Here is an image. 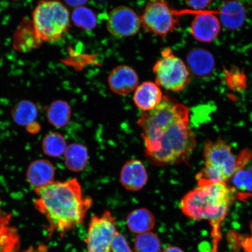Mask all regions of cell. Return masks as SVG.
<instances>
[{"label": "cell", "instance_id": "cell-1", "mask_svg": "<svg viewBox=\"0 0 252 252\" xmlns=\"http://www.w3.org/2000/svg\"><path fill=\"white\" fill-rule=\"evenodd\" d=\"M189 115L187 106L165 96L155 109L141 113L137 124L151 163L168 166L189 158L196 146V137L189 126Z\"/></svg>", "mask_w": 252, "mask_h": 252}, {"label": "cell", "instance_id": "cell-22", "mask_svg": "<svg viewBox=\"0 0 252 252\" xmlns=\"http://www.w3.org/2000/svg\"><path fill=\"white\" fill-rule=\"evenodd\" d=\"M71 111L70 105L63 100L53 102L47 109V118L50 124L57 128L67 126L70 121Z\"/></svg>", "mask_w": 252, "mask_h": 252}, {"label": "cell", "instance_id": "cell-15", "mask_svg": "<svg viewBox=\"0 0 252 252\" xmlns=\"http://www.w3.org/2000/svg\"><path fill=\"white\" fill-rule=\"evenodd\" d=\"M187 61L189 70L198 78L209 77L215 70V59L212 53L206 49H192L188 53Z\"/></svg>", "mask_w": 252, "mask_h": 252}, {"label": "cell", "instance_id": "cell-35", "mask_svg": "<svg viewBox=\"0 0 252 252\" xmlns=\"http://www.w3.org/2000/svg\"><path fill=\"white\" fill-rule=\"evenodd\" d=\"M211 252H212V251H211Z\"/></svg>", "mask_w": 252, "mask_h": 252}, {"label": "cell", "instance_id": "cell-12", "mask_svg": "<svg viewBox=\"0 0 252 252\" xmlns=\"http://www.w3.org/2000/svg\"><path fill=\"white\" fill-rule=\"evenodd\" d=\"M42 43L37 35L32 21L24 18L14 34L12 40L14 49L18 52L27 53L39 49Z\"/></svg>", "mask_w": 252, "mask_h": 252}, {"label": "cell", "instance_id": "cell-14", "mask_svg": "<svg viewBox=\"0 0 252 252\" xmlns=\"http://www.w3.org/2000/svg\"><path fill=\"white\" fill-rule=\"evenodd\" d=\"M148 178L147 170L140 160H128L123 166L120 176L121 184L129 191H138L146 185Z\"/></svg>", "mask_w": 252, "mask_h": 252}, {"label": "cell", "instance_id": "cell-21", "mask_svg": "<svg viewBox=\"0 0 252 252\" xmlns=\"http://www.w3.org/2000/svg\"><path fill=\"white\" fill-rule=\"evenodd\" d=\"M65 165L72 172H79L86 168L88 160L86 147L83 145L72 144L64 153Z\"/></svg>", "mask_w": 252, "mask_h": 252}, {"label": "cell", "instance_id": "cell-9", "mask_svg": "<svg viewBox=\"0 0 252 252\" xmlns=\"http://www.w3.org/2000/svg\"><path fill=\"white\" fill-rule=\"evenodd\" d=\"M141 18L133 9L119 6L110 11L107 20V29L118 37L135 35L139 31Z\"/></svg>", "mask_w": 252, "mask_h": 252}, {"label": "cell", "instance_id": "cell-29", "mask_svg": "<svg viewBox=\"0 0 252 252\" xmlns=\"http://www.w3.org/2000/svg\"><path fill=\"white\" fill-rule=\"evenodd\" d=\"M250 225L251 233L250 236H242L234 233L232 234L233 238L236 242H239L244 252H252V221Z\"/></svg>", "mask_w": 252, "mask_h": 252}, {"label": "cell", "instance_id": "cell-18", "mask_svg": "<svg viewBox=\"0 0 252 252\" xmlns=\"http://www.w3.org/2000/svg\"><path fill=\"white\" fill-rule=\"evenodd\" d=\"M55 167L46 159H38L28 167L27 177L34 188L44 187L54 182Z\"/></svg>", "mask_w": 252, "mask_h": 252}, {"label": "cell", "instance_id": "cell-23", "mask_svg": "<svg viewBox=\"0 0 252 252\" xmlns=\"http://www.w3.org/2000/svg\"><path fill=\"white\" fill-rule=\"evenodd\" d=\"M37 114L35 104L27 100L18 102L11 112L12 118L16 124L28 127L34 124Z\"/></svg>", "mask_w": 252, "mask_h": 252}, {"label": "cell", "instance_id": "cell-31", "mask_svg": "<svg viewBox=\"0 0 252 252\" xmlns=\"http://www.w3.org/2000/svg\"><path fill=\"white\" fill-rule=\"evenodd\" d=\"M64 1L66 4L75 8L83 7L88 1V0H64Z\"/></svg>", "mask_w": 252, "mask_h": 252}, {"label": "cell", "instance_id": "cell-32", "mask_svg": "<svg viewBox=\"0 0 252 252\" xmlns=\"http://www.w3.org/2000/svg\"><path fill=\"white\" fill-rule=\"evenodd\" d=\"M162 252H185L180 248L177 247H169L165 249Z\"/></svg>", "mask_w": 252, "mask_h": 252}, {"label": "cell", "instance_id": "cell-13", "mask_svg": "<svg viewBox=\"0 0 252 252\" xmlns=\"http://www.w3.org/2000/svg\"><path fill=\"white\" fill-rule=\"evenodd\" d=\"M220 24L226 29L235 31L243 26L247 18V11L243 3L239 0H226L223 1L218 11Z\"/></svg>", "mask_w": 252, "mask_h": 252}, {"label": "cell", "instance_id": "cell-33", "mask_svg": "<svg viewBox=\"0 0 252 252\" xmlns=\"http://www.w3.org/2000/svg\"><path fill=\"white\" fill-rule=\"evenodd\" d=\"M24 252H39L38 251H37L35 250H33V249H30V250H28L27 251H25Z\"/></svg>", "mask_w": 252, "mask_h": 252}, {"label": "cell", "instance_id": "cell-5", "mask_svg": "<svg viewBox=\"0 0 252 252\" xmlns=\"http://www.w3.org/2000/svg\"><path fill=\"white\" fill-rule=\"evenodd\" d=\"M32 21L43 43L58 42L70 27V12L60 0H40Z\"/></svg>", "mask_w": 252, "mask_h": 252}, {"label": "cell", "instance_id": "cell-6", "mask_svg": "<svg viewBox=\"0 0 252 252\" xmlns=\"http://www.w3.org/2000/svg\"><path fill=\"white\" fill-rule=\"evenodd\" d=\"M158 86L172 92H180L190 83V71L173 50L165 48L153 68Z\"/></svg>", "mask_w": 252, "mask_h": 252}, {"label": "cell", "instance_id": "cell-25", "mask_svg": "<svg viewBox=\"0 0 252 252\" xmlns=\"http://www.w3.org/2000/svg\"><path fill=\"white\" fill-rule=\"evenodd\" d=\"M134 252H161L160 239L152 232L138 234L134 242Z\"/></svg>", "mask_w": 252, "mask_h": 252}, {"label": "cell", "instance_id": "cell-2", "mask_svg": "<svg viewBox=\"0 0 252 252\" xmlns=\"http://www.w3.org/2000/svg\"><path fill=\"white\" fill-rule=\"evenodd\" d=\"M37 197L34 206L45 216L49 223L50 235L55 232L61 235L83 224L87 212L93 204L90 196H83L77 179L64 182H53L34 188Z\"/></svg>", "mask_w": 252, "mask_h": 252}, {"label": "cell", "instance_id": "cell-17", "mask_svg": "<svg viewBox=\"0 0 252 252\" xmlns=\"http://www.w3.org/2000/svg\"><path fill=\"white\" fill-rule=\"evenodd\" d=\"M12 216L0 209V252H18L20 236L18 229L11 224Z\"/></svg>", "mask_w": 252, "mask_h": 252}, {"label": "cell", "instance_id": "cell-19", "mask_svg": "<svg viewBox=\"0 0 252 252\" xmlns=\"http://www.w3.org/2000/svg\"><path fill=\"white\" fill-rule=\"evenodd\" d=\"M250 154L248 151H244L243 154H241L239 158V168L234 173L232 177L233 185L235 189L236 193L237 191L241 197L243 198V196L248 197V194L252 193V167L248 168H245V163L248 161Z\"/></svg>", "mask_w": 252, "mask_h": 252}, {"label": "cell", "instance_id": "cell-24", "mask_svg": "<svg viewBox=\"0 0 252 252\" xmlns=\"http://www.w3.org/2000/svg\"><path fill=\"white\" fill-rule=\"evenodd\" d=\"M67 144L63 135L56 132L46 135L42 141V150L46 155L58 157L64 154Z\"/></svg>", "mask_w": 252, "mask_h": 252}, {"label": "cell", "instance_id": "cell-30", "mask_svg": "<svg viewBox=\"0 0 252 252\" xmlns=\"http://www.w3.org/2000/svg\"><path fill=\"white\" fill-rule=\"evenodd\" d=\"M213 0H185L189 7L193 9L192 11H203L212 4Z\"/></svg>", "mask_w": 252, "mask_h": 252}, {"label": "cell", "instance_id": "cell-11", "mask_svg": "<svg viewBox=\"0 0 252 252\" xmlns=\"http://www.w3.org/2000/svg\"><path fill=\"white\" fill-rule=\"evenodd\" d=\"M108 81L112 92L124 96L136 89L139 78L133 68L123 65L113 69L109 75Z\"/></svg>", "mask_w": 252, "mask_h": 252}, {"label": "cell", "instance_id": "cell-28", "mask_svg": "<svg viewBox=\"0 0 252 252\" xmlns=\"http://www.w3.org/2000/svg\"><path fill=\"white\" fill-rule=\"evenodd\" d=\"M112 252H134L131 250L127 239L118 231L116 232L112 242Z\"/></svg>", "mask_w": 252, "mask_h": 252}, {"label": "cell", "instance_id": "cell-4", "mask_svg": "<svg viewBox=\"0 0 252 252\" xmlns=\"http://www.w3.org/2000/svg\"><path fill=\"white\" fill-rule=\"evenodd\" d=\"M203 156L204 167L196 175L198 185L226 184L240 164L231 146L223 140L207 141Z\"/></svg>", "mask_w": 252, "mask_h": 252}, {"label": "cell", "instance_id": "cell-26", "mask_svg": "<svg viewBox=\"0 0 252 252\" xmlns=\"http://www.w3.org/2000/svg\"><path fill=\"white\" fill-rule=\"evenodd\" d=\"M71 20L75 26L86 31L93 30L97 24L95 14L91 9L84 6L74 9Z\"/></svg>", "mask_w": 252, "mask_h": 252}, {"label": "cell", "instance_id": "cell-16", "mask_svg": "<svg viewBox=\"0 0 252 252\" xmlns=\"http://www.w3.org/2000/svg\"><path fill=\"white\" fill-rule=\"evenodd\" d=\"M163 97L159 86L153 82L147 81L135 89L133 99L138 108L143 111H150L159 105Z\"/></svg>", "mask_w": 252, "mask_h": 252}, {"label": "cell", "instance_id": "cell-3", "mask_svg": "<svg viewBox=\"0 0 252 252\" xmlns=\"http://www.w3.org/2000/svg\"><path fill=\"white\" fill-rule=\"evenodd\" d=\"M237 196L235 189L226 184L200 185L183 197L180 207L189 219L208 220L212 228L213 244H219L220 225Z\"/></svg>", "mask_w": 252, "mask_h": 252}, {"label": "cell", "instance_id": "cell-20", "mask_svg": "<svg viewBox=\"0 0 252 252\" xmlns=\"http://www.w3.org/2000/svg\"><path fill=\"white\" fill-rule=\"evenodd\" d=\"M129 229L135 234L150 232L156 225V219L153 214L146 208L134 210L127 217Z\"/></svg>", "mask_w": 252, "mask_h": 252}, {"label": "cell", "instance_id": "cell-10", "mask_svg": "<svg viewBox=\"0 0 252 252\" xmlns=\"http://www.w3.org/2000/svg\"><path fill=\"white\" fill-rule=\"evenodd\" d=\"M185 14H195L190 27V32L198 42L211 43L216 39L220 33V24L215 12L209 11H184Z\"/></svg>", "mask_w": 252, "mask_h": 252}, {"label": "cell", "instance_id": "cell-34", "mask_svg": "<svg viewBox=\"0 0 252 252\" xmlns=\"http://www.w3.org/2000/svg\"><path fill=\"white\" fill-rule=\"evenodd\" d=\"M12 1H18V0H12Z\"/></svg>", "mask_w": 252, "mask_h": 252}, {"label": "cell", "instance_id": "cell-27", "mask_svg": "<svg viewBox=\"0 0 252 252\" xmlns=\"http://www.w3.org/2000/svg\"><path fill=\"white\" fill-rule=\"evenodd\" d=\"M225 72V80L229 89L241 92L247 88V77L243 70L234 67Z\"/></svg>", "mask_w": 252, "mask_h": 252}, {"label": "cell", "instance_id": "cell-7", "mask_svg": "<svg viewBox=\"0 0 252 252\" xmlns=\"http://www.w3.org/2000/svg\"><path fill=\"white\" fill-rule=\"evenodd\" d=\"M179 15L165 0H150L141 16V25L150 32L165 36L179 28Z\"/></svg>", "mask_w": 252, "mask_h": 252}, {"label": "cell", "instance_id": "cell-8", "mask_svg": "<svg viewBox=\"0 0 252 252\" xmlns=\"http://www.w3.org/2000/svg\"><path fill=\"white\" fill-rule=\"evenodd\" d=\"M116 222L109 210L101 216L91 217L85 240L87 252H111L113 238L116 232Z\"/></svg>", "mask_w": 252, "mask_h": 252}]
</instances>
